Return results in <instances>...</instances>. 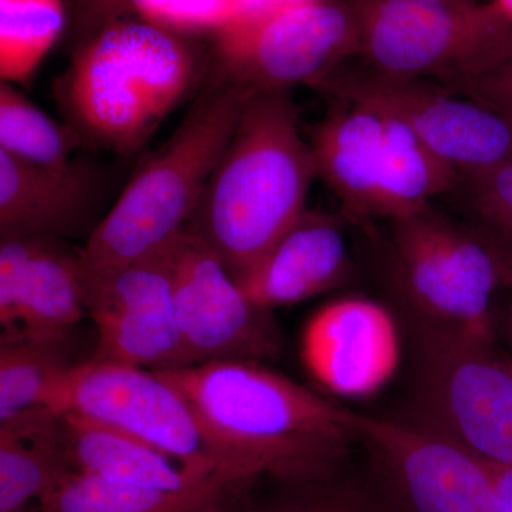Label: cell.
Listing matches in <instances>:
<instances>
[{
	"instance_id": "6da1fadb",
	"label": "cell",
	"mask_w": 512,
	"mask_h": 512,
	"mask_svg": "<svg viewBox=\"0 0 512 512\" xmlns=\"http://www.w3.org/2000/svg\"><path fill=\"white\" fill-rule=\"evenodd\" d=\"M190 402L215 474L231 487L339 473L357 440L356 413L251 360H214L158 372Z\"/></svg>"
},
{
	"instance_id": "7a4b0ae2",
	"label": "cell",
	"mask_w": 512,
	"mask_h": 512,
	"mask_svg": "<svg viewBox=\"0 0 512 512\" xmlns=\"http://www.w3.org/2000/svg\"><path fill=\"white\" fill-rule=\"evenodd\" d=\"M210 66L198 37L124 19L70 50L52 94L80 151L131 158L200 92Z\"/></svg>"
},
{
	"instance_id": "3957f363",
	"label": "cell",
	"mask_w": 512,
	"mask_h": 512,
	"mask_svg": "<svg viewBox=\"0 0 512 512\" xmlns=\"http://www.w3.org/2000/svg\"><path fill=\"white\" fill-rule=\"evenodd\" d=\"M291 90L249 97L187 228L237 281L302 217L316 174Z\"/></svg>"
},
{
	"instance_id": "277c9868",
	"label": "cell",
	"mask_w": 512,
	"mask_h": 512,
	"mask_svg": "<svg viewBox=\"0 0 512 512\" xmlns=\"http://www.w3.org/2000/svg\"><path fill=\"white\" fill-rule=\"evenodd\" d=\"M252 94L208 73L173 136L141 161L84 242L83 268L146 258L187 228Z\"/></svg>"
},
{
	"instance_id": "5b68a950",
	"label": "cell",
	"mask_w": 512,
	"mask_h": 512,
	"mask_svg": "<svg viewBox=\"0 0 512 512\" xmlns=\"http://www.w3.org/2000/svg\"><path fill=\"white\" fill-rule=\"evenodd\" d=\"M328 100L308 143L316 174L339 198L343 217L389 222L457 190L461 175L402 119L375 104Z\"/></svg>"
},
{
	"instance_id": "8992f818",
	"label": "cell",
	"mask_w": 512,
	"mask_h": 512,
	"mask_svg": "<svg viewBox=\"0 0 512 512\" xmlns=\"http://www.w3.org/2000/svg\"><path fill=\"white\" fill-rule=\"evenodd\" d=\"M387 225L390 281L410 325L494 346L491 302L512 288V251L431 205Z\"/></svg>"
},
{
	"instance_id": "52a82bcc",
	"label": "cell",
	"mask_w": 512,
	"mask_h": 512,
	"mask_svg": "<svg viewBox=\"0 0 512 512\" xmlns=\"http://www.w3.org/2000/svg\"><path fill=\"white\" fill-rule=\"evenodd\" d=\"M360 57L387 76H476L512 57V16L477 0H350Z\"/></svg>"
},
{
	"instance_id": "ba28073f",
	"label": "cell",
	"mask_w": 512,
	"mask_h": 512,
	"mask_svg": "<svg viewBox=\"0 0 512 512\" xmlns=\"http://www.w3.org/2000/svg\"><path fill=\"white\" fill-rule=\"evenodd\" d=\"M211 37V76L249 93L315 86L360 55L350 0H308L247 15Z\"/></svg>"
},
{
	"instance_id": "9c48e42d",
	"label": "cell",
	"mask_w": 512,
	"mask_h": 512,
	"mask_svg": "<svg viewBox=\"0 0 512 512\" xmlns=\"http://www.w3.org/2000/svg\"><path fill=\"white\" fill-rule=\"evenodd\" d=\"M420 424L512 467V363L494 346L410 325Z\"/></svg>"
},
{
	"instance_id": "30bf717a",
	"label": "cell",
	"mask_w": 512,
	"mask_h": 512,
	"mask_svg": "<svg viewBox=\"0 0 512 512\" xmlns=\"http://www.w3.org/2000/svg\"><path fill=\"white\" fill-rule=\"evenodd\" d=\"M47 409L144 441L202 476L215 474L190 402L154 370L90 359L77 363L60 380Z\"/></svg>"
},
{
	"instance_id": "8fae6325",
	"label": "cell",
	"mask_w": 512,
	"mask_h": 512,
	"mask_svg": "<svg viewBox=\"0 0 512 512\" xmlns=\"http://www.w3.org/2000/svg\"><path fill=\"white\" fill-rule=\"evenodd\" d=\"M328 99L375 104L402 119L460 175L512 160V119L429 79L343 64L313 86Z\"/></svg>"
},
{
	"instance_id": "7c38bea8",
	"label": "cell",
	"mask_w": 512,
	"mask_h": 512,
	"mask_svg": "<svg viewBox=\"0 0 512 512\" xmlns=\"http://www.w3.org/2000/svg\"><path fill=\"white\" fill-rule=\"evenodd\" d=\"M355 429L392 512H500L487 463L456 441L359 413Z\"/></svg>"
},
{
	"instance_id": "4fadbf2b",
	"label": "cell",
	"mask_w": 512,
	"mask_h": 512,
	"mask_svg": "<svg viewBox=\"0 0 512 512\" xmlns=\"http://www.w3.org/2000/svg\"><path fill=\"white\" fill-rule=\"evenodd\" d=\"M171 242L130 264L80 265L84 308L97 330L90 360L154 372L188 366L175 318Z\"/></svg>"
},
{
	"instance_id": "5bb4252c",
	"label": "cell",
	"mask_w": 512,
	"mask_h": 512,
	"mask_svg": "<svg viewBox=\"0 0 512 512\" xmlns=\"http://www.w3.org/2000/svg\"><path fill=\"white\" fill-rule=\"evenodd\" d=\"M175 318L188 366L214 360L264 362L281 336L271 312L249 301L220 256L190 229L171 242Z\"/></svg>"
},
{
	"instance_id": "9a60e30c",
	"label": "cell",
	"mask_w": 512,
	"mask_h": 512,
	"mask_svg": "<svg viewBox=\"0 0 512 512\" xmlns=\"http://www.w3.org/2000/svg\"><path fill=\"white\" fill-rule=\"evenodd\" d=\"M119 168L74 157L62 167L20 161L0 151V238L64 239L99 227Z\"/></svg>"
},
{
	"instance_id": "2e32d148",
	"label": "cell",
	"mask_w": 512,
	"mask_h": 512,
	"mask_svg": "<svg viewBox=\"0 0 512 512\" xmlns=\"http://www.w3.org/2000/svg\"><path fill=\"white\" fill-rule=\"evenodd\" d=\"M302 359L316 382L338 396H372L400 362V336L389 309L345 296L323 306L302 336Z\"/></svg>"
},
{
	"instance_id": "e0dca14e",
	"label": "cell",
	"mask_w": 512,
	"mask_h": 512,
	"mask_svg": "<svg viewBox=\"0 0 512 512\" xmlns=\"http://www.w3.org/2000/svg\"><path fill=\"white\" fill-rule=\"evenodd\" d=\"M345 217L306 210L239 279L249 301L271 312L340 288L353 275Z\"/></svg>"
},
{
	"instance_id": "ac0fdd59",
	"label": "cell",
	"mask_w": 512,
	"mask_h": 512,
	"mask_svg": "<svg viewBox=\"0 0 512 512\" xmlns=\"http://www.w3.org/2000/svg\"><path fill=\"white\" fill-rule=\"evenodd\" d=\"M60 417L70 470L165 491L188 490L211 477L195 473L156 447L110 427L73 414Z\"/></svg>"
},
{
	"instance_id": "d6986e66",
	"label": "cell",
	"mask_w": 512,
	"mask_h": 512,
	"mask_svg": "<svg viewBox=\"0 0 512 512\" xmlns=\"http://www.w3.org/2000/svg\"><path fill=\"white\" fill-rule=\"evenodd\" d=\"M234 490L214 474L183 491L156 490L67 470L40 501V512H217Z\"/></svg>"
},
{
	"instance_id": "ffe728a7",
	"label": "cell",
	"mask_w": 512,
	"mask_h": 512,
	"mask_svg": "<svg viewBox=\"0 0 512 512\" xmlns=\"http://www.w3.org/2000/svg\"><path fill=\"white\" fill-rule=\"evenodd\" d=\"M67 470L62 417L37 407L0 420V511L39 500Z\"/></svg>"
},
{
	"instance_id": "44dd1931",
	"label": "cell",
	"mask_w": 512,
	"mask_h": 512,
	"mask_svg": "<svg viewBox=\"0 0 512 512\" xmlns=\"http://www.w3.org/2000/svg\"><path fill=\"white\" fill-rule=\"evenodd\" d=\"M79 251L67 248L62 239L32 238L15 332L43 338L70 335L86 313Z\"/></svg>"
},
{
	"instance_id": "7402d4cb",
	"label": "cell",
	"mask_w": 512,
	"mask_h": 512,
	"mask_svg": "<svg viewBox=\"0 0 512 512\" xmlns=\"http://www.w3.org/2000/svg\"><path fill=\"white\" fill-rule=\"evenodd\" d=\"M69 336L43 338L2 333L0 338V420L45 407L60 380L74 366Z\"/></svg>"
},
{
	"instance_id": "603a6c76",
	"label": "cell",
	"mask_w": 512,
	"mask_h": 512,
	"mask_svg": "<svg viewBox=\"0 0 512 512\" xmlns=\"http://www.w3.org/2000/svg\"><path fill=\"white\" fill-rule=\"evenodd\" d=\"M66 32V0H0L2 82L28 86Z\"/></svg>"
},
{
	"instance_id": "cb8c5ba5",
	"label": "cell",
	"mask_w": 512,
	"mask_h": 512,
	"mask_svg": "<svg viewBox=\"0 0 512 512\" xmlns=\"http://www.w3.org/2000/svg\"><path fill=\"white\" fill-rule=\"evenodd\" d=\"M0 151L26 163L62 167L80 147L66 124L37 109L15 84L0 82Z\"/></svg>"
},
{
	"instance_id": "d4e9b609",
	"label": "cell",
	"mask_w": 512,
	"mask_h": 512,
	"mask_svg": "<svg viewBox=\"0 0 512 512\" xmlns=\"http://www.w3.org/2000/svg\"><path fill=\"white\" fill-rule=\"evenodd\" d=\"M278 483L249 512H392L379 490L339 477V473Z\"/></svg>"
},
{
	"instance_id": "484cf974",
	"label": "cell",
	"mask_w": 512,
	"mask_h": 512,
	"mask_svg": "<svg viewBox=\"0 0 512 512\" xmlns=\"http://www.w3.org/2000/svg\"><path fill=\"white\" fill-rule=\"evenodd\" d=\"M248 13V0H140L137 18L200 37L215 35Z\"/></svg>"
},
{
	"instance_id": "4316f807",
	"label": "cell",
	"mask_w": 512,
	"mask_h": 512,
	"mask_svg": "<svg viewBox=\"0 0 512 512\" xmlns=\"http://www.w3.org/2000/svg\"><path fill=\"white\" fill-rule=\"evenodd\" d=\"M457 190L463 191L477 225L512 251V160L461 175Z\"/></svg>"
},
{
	"instance_id": "83f0119b",
	"label": "cell",
	"mask_w": 512,
	"mask_h": 512,
	"mask_svg": "<svg viewBox=\"0 0 512 512\" xmlns=\"http://www.w3.org/2000/svg\"><path fill=\"white\" fill-rule=\"evenodd\" d=\"M138 5L140 0H66L69 49L113 23L137 18Z\"/></svg>"
},
{
	"instance_id": "f1b7e54d",
	"label": "cell",
	"mask_w": 512,
	"mask_h": 512,
	"mask_svg": "<svg viewBox=\"0 0 512 512\" xmlns=\"http://www.w3.org/2000/svg\"><path fill=\"white\" fill-rule=\"evenodd\" d=\"M32 252V238H8L0 241V326L2 333L18 328L20 296L26 266Z\"/></svg>"
},
{
	"instance_id": "f546056e",
	"label": "cell",
	"mask_w": 512,
	"mask_h": 512,
	"mask_svg": "<svg viewBox=\"0 0 512 512\" xmlns=\"http://www.w3.org/2000/svg\"><path fill=\"white\" fill-rule=\"evenodd\" d=\"M439 83L512 119V57L476 76L453 77Z\"/></svg>"
},
{
	"instance_id": "4dcf8cb0",
	"label": "cell",
	"mask_w": 512,
	"mask_h": 512,
	"mask_svg": "<svg viewBox=\"0 0 512 512\" xmlns=\"http://www.w3.org/2000/svg\"><path fill=\"white\" fill-rule=\"evenodd\" d=\"M500 512H512V467L488 464Z\"/></svg>"
},
{
	"instance_id": "1f68e13d",
	"label": "cell",
	"mask_w": 512,
	"mask_h": 512,
	"mask_svg": "<svg viewBox=\"0 0 512 512\" xmlns=\"http://www.w3.org/2000/svg\"><path fill=\"white\" fill-rule=\"evenodd\" d=\"M302 2H308V0H248V15L269 12V10L284 8V6L295 5V3Z\"/></svg>"
},
{
	"instance_id": "d6a6232c",
	"label": "cell",
	"mask_w": 512,
	"mask_h": 512,
	"mask_svg": "<svg viewBox=\"0 0 512 512\" xmlns=\"http://www.w3.org/2000/svg\"><path fill=\"white\" fill-rule=\"evenodd\" d=\"M507 333H508V339H510V345L512 348V288H511L510 308H508Z\"/></svg>"
},
{
	"instance_id": "836d02e7",
	"label": "cell",
	"mask_w": 512,
	"mask_h": 512,
	"mask_svg": "<svg viewBox=\"0 0 512 512\" xmlns=\"http://www.w3.org/2000/svg\"><path fill=\"white\" fill-rule=\"evenodd\" d=\"M495 3H498L505 12L512 16V0H495Z\"/></svg>"
},
{
	"instance_id": "e575fe53",
	"label": "cell",
	"mask_w": 512,
	"mask_h": 512,
	"mask_svg": "<svg viewBox=\"0 0 512 512\" xmlns=\"http://www.w3.org/2000/svg\"><path fill=\"white\" fill-rule=\"evenodd\" d=\"M217 512H237V511H235L234 505H232L231 501H229L227 498V500L224 501V504L221 505L220 510H218Z\"/></svg>"
},
{
	"instance_id": "d590c367",
	"label": "cell",
	"mask_w": 512,
	"mask_h": 512,
	"mask_svg": "<svg viewBox=\"0 0 512 512\" xmlns=\"http://www.w3.org/2000/svg\"><path fill=\"white\" fill-rule=\"evenodd\" d=\"M0 512H25V511H22V508H19V510L0 511Z\"/></svg>"
},
{
	"instance_id": "8d00e7d4",
	"label": "cell",
	"mask_w": 512,
	"mask_h": 512,
	"mask_svg": "<svg viewBox=\"0 0 512 512\" xmlns=\"http://www.w3.org/2000/svg\"><path fill=\"white\" fill-rule=\"evenodd\" d=\"M511 363H512V359H511Z\"/></svg>"
}]
</instances>
